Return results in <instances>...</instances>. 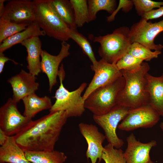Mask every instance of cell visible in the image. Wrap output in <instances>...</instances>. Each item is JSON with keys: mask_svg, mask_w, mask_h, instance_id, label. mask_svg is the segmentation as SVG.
Here are the masks:
<instances>
[{"mask_svg": "<svg viewBox=\"0 0 163 163\" xmlns=\"http://www.w3.org/2000/svg\"><path fill=\"white\" fill-rule=\"evenodd\" d=\"M68 118L63 111L50 112L37 120H32L13 136L24 151L54 150Z\"/></svg>", "mask_w": 163, "mask_h": 163, "instance_id": "1", "label": "cell"}, {"mask_svg": "<svg viewBox=\"0 0 163 163\" xmlns=\"http://www.w3.org/2000/svg\"><path fill=\"white\" fill-rule=\"evenodd\" d=\"M46 34L35 22L29 24L24 30L4 40L0 44V53L18 44L33 37L44 36Z\"/></svg>", "mask_w": 163, "mask_h": 163, "instance_id": "20", "label": "cell"}, {"mask_svg": "<svg viewBox=\"0 0 163 163\" xmlns=\"http://www.w3.org/2000/svg\"><path fill=\"white\" fill-rule=\"evenodd\" d=\"M143 62V60L127 53L117 61L116 65L120 71L132 72L139 69Z\"/></svg>", "mask_w": 163, "mask_h": 163, "instance_id": "30", "label": "cell"}, {"mask_svg": "<svg viewBox=\"0 0 163 163\" xmlns=\"http://www.w3.org/2000/svg\"><path fill=\"white\" fill-rule=\"evenodd\" d=\"M26 49L27 53V68L29 72L37 76L41 72L40 58L43 51L42 43L39 37H32L21 43Z\"/></svg>", "mask_w": 163, "mask_h": 163, "instance_id": "18", "label": "cell"}, {"mask_svg": "<svg viewBox=\"0 0 163 163\" xmlns=\"http://www.w3.org/2000/svg\"><path fill=\"white\" fill-rule=\"evenodd\" d=\"M127 148L124 152L126 163H155L151 159L150 152L157 145L156 141L152 140L146 143L137 140L133 133L126 138Z\"/></svg>", "mask_w": 163, "mask_h": 163, "instance_id": "15", "label": "cell"}, {"mask_svg": "<svg viewBox=\"0 0 163 163\" xmlns=\"http://www.w3.org/2000/svg\"><path fill=\"white\" fill-rule=\"evenodd\" d=\"M125 83V79L122 75L112 82L94 90L85 101V108L94 115L108 112L117 105L118 96Z\"/></svg>", "mask_w": 163, "mask_h": 163, "instance_id": "6", "label": "cell"}, {"mask_svg": "<svg viewBox=\"0 0 163 163\" xmlns=\"http://www.w3.org/2000/svg\"><path fill=\"white\" fill-rule=\"evenodd\" d=\"M31 163H64L67 157L62 152L55 150L25 151Z\"/></svg>", "mask_w": 163, "mask_h": 163, "instance_id": "22", "label": "cell"}, {"mask_svg": "<svg viewBox=\"0 0 163 163\" xmlns=\"http://www.w3.org/2000/svg\"><path fill=\"white\" fill-rule=\"evenodd\" d=\"M127 53L143 61H148L158 58L161 52L159 51H152L144 46L138 43L134 42L131 45Z\"/></svg>", "mask_w": 163, "mask_h": 163, "instance_id": "28", "label": "cell"}, {"mask_svg": "<svg viewBox=\"0 0 163 163\" xmlns=\"http://www.w3.org/2000/svg\"><path fill=\"white\" fill-rule=\"evenodd\" d=\"M36 79V76L23 69L9 78L7 82L12 88L13 99L18 103L24 97L35 93L39 86Z\"/></svg>", "mask_w": 163, "mask_h": 163, "instance_id": "16", "label": "cell"}, {"mask_svg": "<svg viewBox=\"0 0 163 163\" xmlns=\"http://www.w3.org/2000/svg\"><path fill=\"white\" fill-rule=\"evenodd\" d=\"M162 31L163 19L158 22L152 23L141 18L130 28L132 43H138L155 51H161L163 48L162 45L156 44L154 42L155 37Z\"/></svg>", "mask_w": 163, "mask_h": 163, "instance_id": "10", "label": "cell"}, {"mask_svg": "<svg viewBox=\"0 0 163 163\" xmlns=\"http://www.w3.org/2000/svg\"><path fill=\"white\" fill-rule=\"evenodd\" d=\"M1 18L19 24H29L35 22L34 2L29 0L9 1Z\"/></svg>", "mask_w": 163, "mask_h": 163, "instance_id": "12", "label": "cell"}, {"mask_svg": "<svg viewBox=\"0 0 163 163\" xmlns=\"http://www.w3.org/2000/svg\"><path fill=\"white\" fill-rule=\"evenodd\" d=\"M78 128L88 144L87 158L90 159L91 163H96L97 159L100 162L104 149L102 144L106 139L105 135L100 132L97 126L92 124L81 123Z\"/></svg>", "mask_w": 163, "mask_h": 163, "instance_id": "13", "label": "cell"}, {"mask_svg": "<svg viewBox=\"0 0 163 163\" xmlns=\"http://www.w3.org/2000/svg\"><path fill=\"white\" fill-rule=\"evenodd\" d=\"M8 136L1 129H0V145H3L6 142Z\"/></svg>", "mask_w": 163, "mask_h": 163, "instance_id": "35", "label": "cell"}, {"mask_svg": "<svg viewBox=\"0 0 163 163\" xmlns=\"http://www.w3.org/2000/svg\"><path fill=\"white\" fill-rule=\"evenodd\" d=\"M29 24H17L0 18V43L7 38L25 30Z\"/></svg>", "mask_w": 163, "mask_h": 163, "instance_id": "27", "label": "cell"}, {"mask_svg": "<svg viewBox=\"0 0 163 163\" xmlns=\"http://www.w3.org/2000/svg\"><path fill=\"white\" fill-rule=\"evenodd\" d=\"M159 126L161 130L163 132V122L161 123Z\"/></svg>", "mask_w": 163, "mask_h": 163, "instance_id": "37", "label": "cell"}, {"mask_svg": "<svg viewBox=\"0 0 163 163\" xmlns=\"http://www.w3.org/2000/svg\"><path fill=\"white\" fill-rule=\"evenodd\" d=\"M130 109L117 105L105 114L93 115L94 121L103 130L108 143L115 148L120 149L124 145L123 140L119 138L117 134L116 129L119 123L126 117Z\"/></svg>", "mask_w": 163, "mask_h": 163, "instance_id": "7", "label": "cell"}, {"mask_svg": "<svg viewBox=\"0 0 163 163\" xmlns=\"http://www.w3.org/2000/svg\"><path fill=\"white\" fill-rule=\"evenodd\" d=\"M0 163H31L24 150L17 143L14 136H8L0 147Z\"/></svg>", "mask_w": 163, "mask_h": 163, "instance_id": "19", "label": "cell"}, {"mask_svg": "<svg viewBox=\"0 0 163 163\" xmlns=\"http://www.w3.org/2000/svg\"><path fill=\"white\" fill-rule=\"evenodd\" d=\"M70 45L66 41L61 43V49L56 56L51 55L43 50L41 55V70L46 75L49 81V91L51 92L57 83L59 65L62 61L70 54Z\"/></svg>", "mask_w": 163, "mask_h": 163, "instance_id": "14", "label": "cell"}, {"mask_svg": "<svg viewBox=\"0 0 163 163\" xmlns=\"http://www.w3.org/2000/svg\"><path fill=\"white\" fill-rule=\"evenodd\" d=\"M57 12L68 27L76 29L73 8L70 0H51Z\"/></svg>", "mask_w": 163, "mask_h": 163, "instance_id": "23", "label": "cell"}, {"mask_svg": "<svg viewBox=\"0 0 163 163\" xmlns=\"http://www.w3.org/2000/svg\"><path fill=\"white\" fill-rule=\"evenodd\" d=\"M163 16V5L145 13L141 17L142 18L148 21L159 18Z\"/></svg>", "mask_w": 163, "mask_h": 163, "instance_id": "33", "label": "cell"}, {"mask_svg": "<svg viewBox=\"0 0 163 163\" xmlns=\"http://www.w3.org/2000/svg\"><path fill=\"white\" fill-rule=\"evenodd\" d=\"M160 115L149 104L130 109L118 125L120 130L131 131L139 128L153 127L159 121Z\"/></svg>", "mask_w": 163, "mask_h": 163, "instance_id": "9", "label": "cell"}, {"mask_svg": "<svg viewBox=\"0 0 163 163\" xmlns=\"http://www.w3.org/2000/svg\"><path fill=\"white\" fill-rule=\"evenodd\" d=\"M137 13L142 17L145 14L163 5V2L150 0H133Z\"/></svg>", "mask_w": 163, "mask_h": 163, "instance_id": "31", "label": "cell"}, {"mask_svg": "<svg viewBox=\"0 0 163 163\" xmlns=\"http://www.w3.org/2000/svg\"><path fill=\"white\" fill-rule=\"evenodd\" d=\"M91 68L94 74L82 96L85 101L94 90L112 82L122 75L116 64L109 63L101 59L95 64L91 65Z\"/></svg>", "mask_w": 163, "mask_h": 163, "instance_id": "11", "label": "cell"}, {"mask_svg": "<svg viewBox=\"0 0 163 163\" xmlns=\"http://www.w3.org/2000/svg\"><path fill=\"white\" fill-rule=\"evenodd\" d=\"M35 22L46 35L62 42L69 39V28L59 16L51 0H34Z\"/></svg>", "mask_w": 163, "mask_h": 163, "instance_id": "4", "label": "cell"}, {"mask_svg": "<svg viewBox=\"0 0 163 163\" xmlns=\"http://www.w3.org/2000/svg\"><path fill=\"white\" fill-rule=\"evenodd\" d=\"M69 38L75 41L80 47L83 52L88 57L92 65L97 62L94 56L91 45L88 40L76 29L70 28L68 32Z\"/></svg>", "mask_w": 163, "mask_h": 163, "instance_id": "26", "label": "cell"}, {"mask_svg": "<svg viewBox=\"0 0 163 163\" xmlns=\"http://www.w3.org/2000/svg\"><path fill=\"white\" fill-rule=\"evenodd\" d=\"M5 1V0H0V18L2 16L5 10L4 2Z\"/></svg>", "mask_w": 163, "mask_h": 163, "instance_id": "36", "label": "cell"}, {"mask_svg": "<svg viewBox=\"0 0 163 163\" xmlns=\"http://www.w3.org/2000/svg\"><path fill=\"white\" fill-rule=\"evenodd\" d=\"M93 41L100 44L98 53L101 59L113 64L128 53L132 43L130 28L125 26L116 29L111 34L95 37Z\"/></svg>", "mask_w": 163, "mask_h": 163, "instance_id": "3", "label": "cell"}, {"mask_svg": "<svg viewBox=\"0 0 163 163\" xmlns=\"http://www.w3.org/2000/svg\"><path fill=\"white\" fill-rule=\"evenodd\" d=\"M9 61H11L15 65L19 64L14 60L5 56L3 53H0V73L1 74L3 71L5 65V63Z\"/></svg>", "mask_w": 163, "mask_h": 163, "instance_id": "34", "label": "cell"}, {"mask_svg": "<svg viewBox=\"0 0 163 163\" xmlns=\"http://www.w3.org/2000/svg\"><path fill=\"white\" fill-rule=\"evenodd\" d=\"M17 103L10 98L0 108V129L8 136L19 133L32 120L20 113Z\"/></svg>", "mask_w": 163, "mask_h": 163, "instance_id": "8", "label": "cell"}, {"mask_svg": "<svg viewBox=\"0 0 163 163\" xmlns=\"http://www.w3.org/2000/svg\"><path fill=\"white\" fill-rule=\"evenodd\" d=\"M102 159L105 163H126L122 149L115 148L109 143L104 147Z\"/></svg>", "mask_w": 163, "mask_h": 163, "instance_id": "29", "label": "cell"}, {"mask_svg": "<svg viewBox=\"0 0 163 163\" xmlns=\"http://www.w3.org/2000/svg\"><path fill=\"white\" fill-rule=\"evenodd\" d=\"M60 85L56 91L54 98L56 101L49 110L50 112L63 111L68 118L81 116L85 111V100L81 94L87 86L84 82L76 90L70 91L64 87L63 82L65 71L62 64L59 67L58 75Z\"/></svg>", "mask_w": 163, "mask_h": 163, "instance_id": "5", "label": "cell"}, {"mask_svg": "<svg viewBox=\"0 0 163 163\" xmlns=\"http://www.w3.org/2000/svg\"><path fill=\"white\" fill-rule=\"evenodd\" d=\"M134 5L133 0H120L118 6L109 16L107 18V21L108 22L113 21L115 16L120 9L127 13L129 11Z\"/></svg>", "mask_w": 163, "mask_h": 163, "instance_id": "32", "label": "cell"}, {"mask_svg": "<svg viewBox=\"0 0 163 163\" xmlns=\"http://www.w3.org/2000/svg\"><path fill=\"white\" fill-rule=\"evenodd\" d=\"M22 100L24 107L23 115L31 119L40 112L50 110L53 105L49 97H40L35 93L24 97Z\"/></svg>", "mask_w": 163, "mask_h": 163, "instance_id": "21", "label": "cell"}, {"mask_svg": "<svg viewBox=\"0 0 163 163\" xmlns=\"http://www.w3.org/2000/svg\"><path fill=\"white\" fill-rule=\"evenodd\" d=\"M145 78L149 96V104L163 117V72L159 77L154 76L148 72Z\"/></svg>", "mask_w": 163, "mask_h": 163, "instance_id": "17", "label": "cell"}, {"mask_svg": "<svg viewBox=\"0 0 163 163\" xmlns=\"http://www.w3.org/2000/svg\"><path fill=\"white\" fill-rule=\"evenodd\" d=\"M149 70L148 63L143 62L140 68L135 71H120L125 83L118 96L117 105L133 109L149 104L145 75Z\"/></svg>", "mask_w": 163, "mask_h": 163, "instance_id": "2", "label": "cell"}, {"mask_svg": "<svg viewBox=\"0 0 163 163\" xmlns=\"http://www.w3.org/2000/svg\"><path fill=\"white\" fill-rule=\"evenodd\" d=\"M88 1L89 22L94 20L97 13L105 10L112 14L116 8L117 1L115 0H88Z\"/></svg>", "mask_w": 163, "mask_h": 163, "instance_id": "24", "label": "cell"}, {"mask_svg": "<svg viewBox=\"0 0 163 163\" xmlns=\"http://www.w3.org/2000/svg\"><path fill=\"white\" fill-rule=\"evenodd\" d=\"M73 10L75 21L77 27H81L89 22L88 1L70 0Z\"/></svg>", "mask_w": 163, "mask_h": 163, "instance_id": "25", "label": "cell"}]
</instances>
